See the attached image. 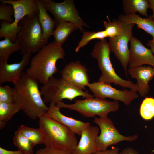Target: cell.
Instances as JSON below:
<instances>
[{
	"label": "cell",
	"mask_w": 154,
	"mask_h": 154,
	"mask_svg": "<svg viewBox=\"0 0 154 154\" xmlns=\"http://www.w3.org/2000/svg\"><path fill=\"white\" fill-rule=\"evenodd\" d=\"M119 154H139L138 152L134 149L128 147L123 149Z\"/></svg>",
	"instance_id": "cell-34"
},
{
	"label": "cell",
	"mask_w": 154,
	"mask_h": 154,
	"mask_svg": "<svg viewBox=\"0 0 154 154\" xmlns=\"http://www.w3.org/2000/svg\"><path fill=\"white\" fill-rule=\"evenodd\" d=\"M0 41V61L7 62L9 56L14 52L20 50L21 45L17 40L12 42L8 37Z\"/></svg>",
	"instance_id": "cell-23"
},
{
	"label": "cell",
	"mask_w": 154,
	"mask_h": 154,
	"mask_svg": "<svg viewBox=\"0 0 154 154\" xmlns=\"http://www.w3.org/2000/svg\"><path fill=\"white\" fill-rule=\"evenodd\" d=\"M74 102V104H67L61 101L56 105L60 108H66L75 110L86 117H94L97 115L102 118L107 117L110 112L117 111L119 107L117 101H108L105 99L95 97H86L83 100H76Z\"/></svg>",
	"instance_id": "cell-7"
},
{
	"label": "cell",
	"mask_w": 154,
	"mask_h": 154,
	"mask_svg": "<svg viewBox=\"0 0 154 154\" xmlns=\"http://www.w3.org/2000/svg\"><path fill=\"white\" fill-rule=\"evenodd\" d=\"M110 51L106 39L101 40L94 44L91 55L96 59L101 72L98 82L110 84L113 83L123 88H127L137 92L138 87L137 83L134 84L131 81L121 78L116 73L113 67L110 58Z\"/></svg>",
	"instance_id": "cell-4"
},
{
	"label": "cell",
	"mask_w": 154,
	"mask_h": 154,
	"mask_svg": "<svg viewBox=\"0 0 154 154\" xmlns=\"http://www.w3.org/2000/svg\"></svg>",
	"instance_id": "cell-41"
},
{
	"label": "cell",
	"mask_w": 154,
	"mask_h": 154,
	"mask_svg": "<svg viewBox=\"0 0 154 154\" xmlns=\"http://www.w3.org/2000/svg\"><path fill=\"white\" fill-rule=\"evenodd\" d=\"M20 110L16 103L0 102V121L7 122Z\"/></svg>",
	"instance_id": "cell-26"
},
{
	"label": "cell",
	"mask_w": 154,
	"mask_h": 154,
	"mask_svg": "<svg viewBox=\"0 0 154 154\" xmlns=\"http://www.w3.org/2000/svg\"><path fill=\"white\" fill-rule=\"evenodd\" d=\"M108 21H103L105 30L107 37L112 38L119 35L122 31L124 23L119 19H114L111 21L108 16Z\"/></svg>",
	"instance_id": "cell-27"
},
{
	"label": "cell",
	"mask_w": 154,
	"mask_h": 154,
	"mask_svg": "<svg viewBox=\"0 0 154 154\" xmlns=\"http://www.w3.org/2000/svg\"><path fill=\"white\" fill-rule=\"evenodd\" d=\"M38 7V21L41 27L44 38L47 41L53 35L55 24L48 14L41 0H37Z\"/></svg>",
	"instance_id": "cell-20"
},
{
	"label": "cell",
	"mask_w": 154,
	"mask_h": 154,
	"mask_svg": "<svg viewBox=\"0 0 154 154\" xmlns=\"http://www.w3.org/2000/svg\"><path fill=\"white\" fill-rule=\"evenodd\" d=\"M128 72L131 78L137 80L138 91L140 95L142 97L145 96L150 89L149 82L154 76L153 67L149 65L129 68Z\"/></svg>",
	"instance_id": "cell-18"
},
{
	"label": "cell",
	"mask_w": 154,
	"mask_h": 154,
	"mask_svg": "<svg viewBox=\"0 0 154 154\" xmlns=\"http://www.w3.org/2000/svg\"><path fill=\"white\" fill-rule=\"evenodd\" d=\"M134 25L124 23L121 32L116 37L109 38L108 42L110 51L119 61L126 75L129 54L128 44L133 37L132 30Z\"/></svg>",
	"instance_id": "cell-11"
},
{
	"label": "cell",
	"mask_w": 154,
	"mask_h": 154,
	"mask_svg": "<svg viewBox=\"0 0 154 154\" xmlns=\"http://www.w3.org/2000/svg\"><path fill=\"white\" fill-rule=\"evenodd\" d=\"M130 42L129 68H136L145 64L153 66L154 56L151 50L145 47L140 40L133 36Z\"/></svg>",
	"instance_id": "cell-14"
},
{
	"label": "cell",
	"mask_w": 154,
	"mask_h": 154,
	"mask_svg": "<svg viewBox=\"0 0 154 154\" xmlns=\"http://www.w3.org/2000/svg\"><path fill=\"white\" fill-rule=\"evenodd\" d=\"M83 33L82 38L75 49L76 52H78L81 48L86 45L92 40L96 39L102 40L107 37L105 30L97 32L84 31Z\"/></svg>",
	"instance_id": "cell-28"
},
{
	"label": "cell",
	"mask_w": 154,
	"mask_h": 154,
	"mask_svg": "<svg viewBox=\"0 0 154 154\" xmlns=\"http://www.w3.org/2000/svg\"><path fill=\"white\" fill-rule=\"evenodd\" d=\"M0 154H25V153L18 150L17 151H9L0 147Z\"/></svg>",
	"instance_id": "cell-35"
},
{
	"label": "cell",
	"mask_w": 154,
	"mask_h": 154,
	"mask_svg": "<svg viewBox=\"0 0 154 154\" xmlns=\"http://www.w3.org/2000/svg\"><path fill=\"white\" fill-rule=\"evenodd\" d=\"M39 128L45 147L72 152L76 147L77 140L70 129L49 117L46 113L39 118Z\"/></svg>",
	"instance_id": "cell-3"
},
{
	"label": "cell",
	"mask_w": 154,
	"mask_h": 154,
	"mask_svg": "<svg viewBox=\"0 0 154 154\" xmlns=\"http://www.w3.org/2000/svg\"><path fill=\"white\" fill-rule=\"evenodd\" d=\"M6 122L2 121H0V129H1L5 126Z\"/></svg>",
	"instance_id": "cell-38"
},
{
	"label": "cell",
	"mask_w": 154,
	"mask_h": 154,
	"mask_svg": "<svg viewBox=\"0 0 154 154\" xmlns=\"http://www.w3.org/2000/svg\"><path fill=\"white\" fill-rule=\"evenodd\" d=\"M17 130L27 138L34 146L38 144H43V135L39 128H32L22 125L19 126Z\"/></svg>",
	"instance_id": "cell-24"
},
{
	"label": "cell",
	"mask_w": 154,
	"mask_h": 154,
	"mask_svg": "<svg viewBox=\"0 0 154 154\" xmlns=\"http://www.w3.org/2000/svg\"><path fill=\"white\" fill-rule=\"evenodd\" d=\"M119 148L113 146L110 149L103 151H97L92 154H119Z\"/></svg>",
	"instance_id": "cell-33"
},
{
	"label": "cell",
	"mask_w": 154,
	"mask_h": 154,
	"mask_svg": "<svg viewBox=\"0 0 154 154\" xmlns=\"http://www.w3.org/2000/svg\"><path fill=\"white\" fill-rule=\"evenodd\" d=\"M14 88L9 86L0 85V102L13 103L14 101Z\"/></svg>",
	"instance_id": "cell-31"
},
{
	"label": "cell",
	"mask_w": 154,
	"mask_h": 154,
	"mask_svg": "<svg viewBox=\"0 0 154 154\" xmlns=\"http://www.w3.org/2000/svg\"><path fill=\"white\" fill-rule=\"evenodd\" d=\"M122 8L124 15H128L138 12L148 17L147 10L149 8L148 0H123Z\"/></svg>",
	"instance_id": "cell-21"
},
{
	"label": "cell",
	"mask_w": 154,
	"mask_h": 154,
	"mask_svg": "<svg viewBox=\"0 0 154 154\" xmlns=\"http://www.w3.org/2000/svg\"><path fill=\"white\" fill-rule=\"evenodd\" d=\"M153 68V71H154V66L152 67Z\"/></svg>",
	"instance_id": "cell-39"
},
{
	"label": "cell",
	"mask_w": 154,
	"mask_h": 154,
	"mask_svg": "<svg viewBox=\"0 0 154 154\" xmlns=\"http://www.w3.org/2000/svg\"><path fill=\"white\" fill-rule=\"evenodd\" d=\"M147 45L150 47L151 50L154 56V39L149 40Z\"/></svg>",
	"instance_id": "cell-37"
},
{
	"label": "cell",
	"mask_w": 154,
	"mask_h": 154,
	"mask_svg": "<svg viewBox=\"0 0 154 154\" xmlns=\"http://www.w3.org/2000/svg\"><path fill=\"white\" fill-rule=\"evenodd\" d=\"M65 56L62 46L54 42L48 43L32 58L25 73L44 85L57 72L56 62L63 59Z\"/></svg>",
	"instance_id": "cell-2"
},
{
	"label": "cell",
	"mask_w": 154,
	"mask_h": 154,
	"mask_svg": "<svg viewBox=\"0 0 154 154\" xmlns=\"http://www.w3.org/2000/svg\"><path fill=\"white\" fill-rule=\"evenodd\" d=\"M99 132L96 126L89 125L82 131L80 140L71 154H92L98 150L95 142Z\"/></svg>",
	"instance_id": "cell-17"
},
{
	"label": "cell",
	"mask_w": 154,
	"mask_h": 154,
	"mask_svg": "<svg viewBox=\"0 0 154 154\" xmlns=\"http://www.w3.org/2000/svg\"><path fill=\"white\" fill-rule=\"evenodd\" d=\"M56 28L53 35L54 42L57 44L62 46L69 36L74 31L78 29L74 24L66 21L60 22L55 25Z\"/></svg>",
	"instance_id": "cell-22"
},
{
	"label": "cell",
	"mask_w": 154,
	"mask_h": 154,
	"mask_svg": "<svg viewBox=\"0 0 154 154\" xmlns=\"http://www.w3.org/2000/svg\"><path fill=\"white\" fill-rule=\"evenodd\" d=\"M14 85V102L29 118H39L48 109L41 96L38 81L23 72Z\"/></svg>",
	"instance_id": "cell-1"
},
{
	"label": "cell",
	"mask_w": 154,
	"mask_h": 154,
	"mask_svg": "<svg viewBox=\"0 0 154 154\" xmlns=\"http://www.w3.org/2000/svg\"><path fill=\"white\" fill-rule=\"evenodd\" d=\"M150 8L152 11L153 14L150 17L154 20V0H148Z\"/></svg>",
	"instance_id": "cell-36"
},
{
	"label": "cell",
	"mask_w": 154,
	"mask_h": 154,
	"mask_svg": "<svg viewBox=\"0 0 154 154\" xmlns=\"http://www.w3.org/2000/svg\"><path fill=\"white\" fill-rule=\"evenodd\" d=\"M154 154L152 153H150L149 154Z\"/></svg>",
	"instance_id": "cell-40"
},
{
	"label": "cell",
	"mask_w": 154,
	"mask_h": 154,
	"mask_svg": "<svg viewBox=\"0 0 154 154\" xmlns=\"http://www.w3.org/2000/svg\"><path fill=\"white\" fill-rule=\"evenodd\" d=\"M94 122L98 126L100 130V135L97 136L95 139L98 151L106 150L109 146L122 141L132 142L138 137L137 135L127 136L121 135L112 120L108 117H95Z\"/></svg>",
	"instance_id": "cell-10"
},
{
	"label": "cell",
	"mask_w": 154,
	"mask_h": 154,
	"mask_svg": "<svg viewBox=\"0 0 154 154\" xmlns=\"http://www.w3.org/2000/svg\"><path fill=\"white\" fill-rule=\"evenodd\" d=\"M14 8L11 4L1 3L0 4V20H3L12 23L14 21L12 16H14Z\"/></svg>",
	"instance_id": "cell-30"
},
{
	"label": "cell",
	"mask_w": 154,
	"mask_h": 154,
	"mask_svg": "<svg viewBox=\"0 0 154 154\" xmlns=\"http://www.w3.org/2000/svg\"><path fill=\"white\" fill-rule=\"evenodd\" d=\"M13 142L18 150L25 154H34V147L32 143L18 130L16 131L13 137Z\"/></svg>",
	"instance_id": "cell-25"
},
{
	"label": "cell",
	"mask_w": 154,
	"mask_h": 154,
	"mask_svg": "<svg viewBox=\"0 0 154 154\" xmlns=\"http://www.w3.org/2000/svg\"><path fill=\"white\" fill-rule=\"evenodd\" d=\"M38 15L25 16L19 23L21 29L17 39L21 45L20 53L21 55L28 52L37 53L48 43L43 37Z\"/></svg>",
	"instance_id": "cell-5"
},
{
	"label": "cell",
	"mask_w": 154,
	"mask_h": 154,
	"mask_svg": "<svg viewBox=\"0 0 154 154\" xmlns=\"http://www.w3.org/2000/svg\"><path fill=\"white\" fill-rule=\"evenodd\" d=\"M0 1L2 3L11 5L14 11V19L12 23L4 21L1 23L0 38L6 37L14 42L21 29V27L18 25L20 21L25 16L38 15L37 0H0Z\"/></svg>",
	"instance_id": "cell-8"
},
{
	"label": "cell",
	"mask_w": 154,
	"mask_h": 154,
	"mask_svg": "<svg viewBox=\"0 0 154 154\" xmlns=\"http://www.w3.org/2000/svg\"><path fill=\"white\" fill-rule=\"evenodd\" d=\"M88 70L79 61L72 62L61 71L62 78L69 84L82 90L90 83Z\"/></svg>",
	"instance_id": "cell-13"
},
{
	"label": "cell",
	"mask_w": 154,
	"mask_h": 154,
	"mask_svg": "<svg viewBox=\"0 0 154 154\" xmlns=\"http://www.w3.org/2000/svg\"><path fill=\"white\" fill-rule=\"evenodd\" d=\"M140 114L141 117L146 120L154 117V98L146 97L143 100L140 108Z\"/></svg>",
	"instance_id": "cell-29"
},
{
	"label": "cell",
	"mask_w": 154,
	"mask_h": 154,
	"mask_svg": "<svg viewBox=\"0 0 154 154\" xmlns=\"http://www.w3.org/2000/svg\"><path fill=\"white\" fill-rule=\"evenodd\" d=\"M56 104L50 103L46 114L50 117L70 129L75 134L81 136L82 131L90 125L89 122H83L67 117L61 113Z\"/></svg>",
	"instance_id": "cell-16"
},
{
	"label": "cell",
	"mask_w": 154,
	"mask_h": 154,
	"mask_svg": "<svg viewBox=\"0 0 154 154\" xmlns=\"http://www.w3.org/2000/svg\"><path fill=\"white\" fill-rule=\"evenodd\" d=\"M88 86L95 98H110L115 100L120 101L127 106L129 105L132 101L139 97L136 92L126 89L119 90L112 87L110 84L101 82L89 83Z\"/></svg>",
	"instance_id": "cell-12"
},
{
	"label": "cell",
	"mask_w": 154,
	"mask_h": 154,
	"mask_svg": "<svg viewBox=\"0 0 154 154\" xmlns=\"http://www.w3.org/2000/svg\"><path fill=\"white\" fill-rule=\"evenodd\" d=\"M40 91L45 103L56 104L64 99L72 100L79 96L85 98L94 97L93 95L89 93L88 90L84 92L83 90L72 85L62 78H57L53 76L40 87Z\"/></svg>",
	"instance_id": "cell-6"
},
{
	"label": "cell",
	"mask_w": 154,
	"mask_h": 154,
	"mask_svg": "<svg viewBox=\"0 0 154 154\" xmlns=\"http://www.w3.org/2000/svg\"><path fill=\"white\" fill-rule=\"evenodd\" d=\"M34 154H71V152L65 150L45 147L37 150Z\"/></svg>",
	"instance_id": "cell-32"
},
{
	"label": "cell",
	"mask_w": 154,
	"mask_h": 154,
	"mask_svg": "<svg viewBox=\"0 0 154 154\" xmlns=\"http://www.w3.org/2000/svg\"><path fill=\"white\" fill-rule=\"evenodd\" d=\"M41 0L47 11L54 16L55 25L61 21L70 22L75 25L82 33L84 31L83 26L89 28L79 16L73 0H65L60 3L52 0Z\"/></svg>",
	"instance_id": "cell-9"
},
{
	"label": "cell",
	"mask_w": 154,
	"mask_h": 154,
	"mask_svg": "<svg viewBox=\"0 0 154 154\" xmlns=\"http://www.w3.org/2000/svg\"><path fill=\"white\" fill-rule=\"evenodd\" d=\"M32 53L28 52L23 55L18 63L9 64L0 61V85L4 82L16 84L21 78L23 69L29 62Z\"/></svg>",
	"instance_id": "cell-15"
},
{
	"label": "cell",
	"mask_w": 154,
	"mask_h": 154,
	"mask_svg": "<svg viewBox=\"0 0 154 154\" xmlns=\"http://www.w3.org/2000/svg\"><path fill=\"white\" fill-rule=\"evenodd\" d=\"M118 19L125 23L136 24L138 28L144 30L154 39V20L150 16L142 18L136 13L128 15L122 14L119 16Z\"/></svg>",
	"instance_id": "cell-19"
}]
</instances>
